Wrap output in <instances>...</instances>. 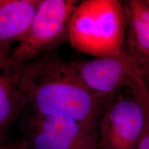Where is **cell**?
<instances>
[{
	"label": "cell",
	"mask_w": 149,
	"mask_h": 149,
	"mask_svg": "<svg viewBox=\"0 0 149 149\" xmlns=\"http://www.w3.org/2000/svg\"><path fill=\"white\" fill-rule=\"evenodd\" d=\"M17 80L35 116L63 115L94 132L96 118L110 100L87 88L72 62L42 55L15 68Z\"/></svg>",
	"instance_id": "6da1fadb"
},
{
	"label": "cell",
	"mask_w": 149,
	"mask_h": 149,
	"mask_svg": "<svg viewBox=\"0 0 149 149\" xmlns=\"http://www.w3.org/2000/svg\"><path fill=\"white\" fill-rule=\"evenodd\" d=\"M123 1L85 0L70 18L68 42L84 54L97 57H120L125 36Z\"/></svg>",
	"instance_id": "7a4b0ae2"
},
{
	"label": "cell",
	"mask_w": 149,
	"mask_h": 149,
	"mask_svg": "<svg viewBox=\"0 0 149 149\" xmlns=\"http://www.w3.org/2000/svg\"><path fill=\"white\" fill-rule=\"evenodd\" d=\"M78 3L74 0L40 1L26 33L12 51L13 69L68 42L70 20Z\"/></svg>",
	"instance_id": "3957f363"
},
{
	"label": "cell",
	"mask_w": 149,
	"mask_h": 149,
	"mask_svg": "<svg viewBox=\"0 0 149 149\" xmlns=\"http://www.w3.org/2000/svg\"><path fill=\"white\" fill-rule=\"evenodd\" d=\"M108 104L102 115L98 149H136L145 124L140 98L120 97Z\"/></svg>",
	"instance_id": "277c9868"
},
{
	"label": "cell",
	"mask_w": 149,
	"mask_h": 149,
	"mask_svg": "<svg viewBox=\"0 0 149 149\" xmlns=\"http://www.w3.org/2000/svg\"><path fill=\"white\" fill-rule=\"evenodd\" d=\"M86 86L104 98H111L121 88L131 87L144 69L124 55L72 62Z\"/></svg>",
	"instance_id": "5b68a950"
},
{
	"label": "cell",
	"mask_w": 149,
	"mask_h": 149,
	"mask_svg": "<svg viewBox=\"0 0 149 149\" xmlns=\"http://www.w3.org/2000/svg\"><path fill=\"white\" fill-rule=\"evenodd\" d=\"M25 143L31 149H98L94 132L77 121L58 115H34Z\"/></svg>",
	"instance_id": "8992f818"
},
{
	"label": "cell",
	"mask_w": 149,
	"mask_h": 149,
	"mask_svg": "<svg viewBox=\"0 0 149 149\" xmlns=\"http://www.w3.org/2000/svg\"><path fill=\"white\" fill-rule=\"evenodd\" d=\"M40 1L0 0V66L13 70L10 58L13 46L26 33Z\"/></svg>",
	"instance_id": "52a82bcc"
},
{
	"label": "cell",
	"mask_w": 149,
	"mask_h": 149,
	"mask_svg": "<svg viewBox=\"0 0 149 149\" xmlns=\"http://www.w3.org/2000/svg\"><path fill=\"white\" fill-rule=\"evenodd\" d=\"M123 4L126 29L122 54L144 69L149 64V4L146 0Z\"/></svg>",
	"instance_id": "ba28073f"
},
{
	"label": "cell",
	"mask_w": 149,
	"mask_h": 149,
	"mask_svg": "<svg viewBox=\"0 0 149 149\" xmlns=\"http://www.w3.org/2000/svg\"><path fill=\"white\" fill-rule=\"evenodd\" d=\"M25 106L14 69L6 70L0 66V138Z\"/></svg>",
	"instance_id": "9c48e42d"
},
{
	"label": "cell",
	"mask_w": 149,
	"mask_h": 149,
	"mask_svg": "<svg viewBox=\"0 0 149 149\" xmlns=\"http://www.w3.org/2000/svg\"><path fill=\"white\" fill-rule=\"evenodd\" d=\"M130 89L140 98L145 115L144 130L136 149H149V93L143 82L142 77L138 78Z\"/></svg>",
	"instance_id": "30bf717a"
},
{
	"label": "cell",
	"mask_w": 149,
	"mask_h": 149,
	"mask_svg": "<svg viewBox=\"0 0 149 149\" xmlns=\"http://www.w3.org/2000/svg\"><path fill=\"white\" fill-rule=\"evenodd\" d=\"M141 77H142L143 82L149 93V64L144 69Z\"/></svg>",
	"instance_id": "8fae6325"
},
{
	"label": "cell",
	"mask_w": 149,
	"mask_h": 149,
	"mask_svg": "<svg viewBox=\"0 0 149 149\" xmlns=\"http://www.w3.org/2000/svg\"><path fill=\"white\" fill-rule=\"evenodd\" d=\"M26 148V143H24L22 144L21 146H10V147H7V146H1L0 149H25Z\"/></svg>",
	"instance_id": "7c38bea8"
},
{
	"label": "cell",
	"mask_w": 149,
	"mask_h": 149,
	"mask_svg": "<svg viewBox=\"0 0 149 149\" xmlns=\"http://www.w3.org/2000/svg\"><path fill=\"white\" fill-rule=\"evenodd\" d=\"M146 1H147V3H148L149 4V0H146Z\"/></svg>",
	"instance_id": "4fadbf2b"
},
{
	"label": "cell",
	"mask_w": 149,
	"mask_h": 149,
	"mask_svg": "<svg viewBox=\"0 0 149 149\" xmlns=\"http://www.w3.org/2000/svg\"><path fill=\"white\" fill-rule=\"evenodd\" d=\"M1 146H1V144H0V148H1Z\"/></svg>",
	"instance_id": "5bb4252c"
}]
</instances>
